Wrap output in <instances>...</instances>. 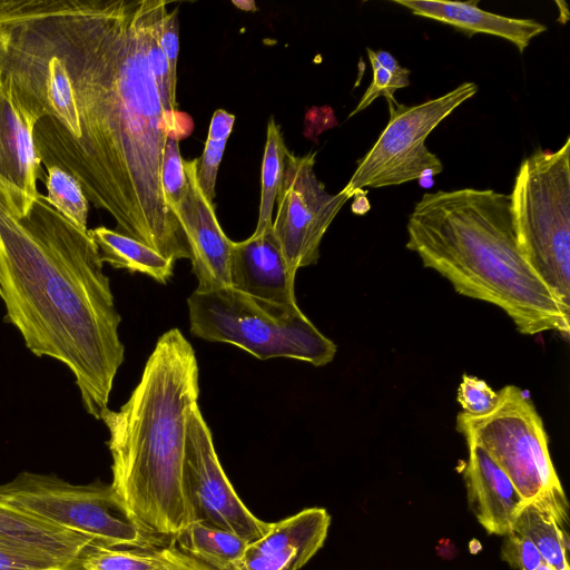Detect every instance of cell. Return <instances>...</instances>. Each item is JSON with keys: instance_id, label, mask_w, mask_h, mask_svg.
Segmentation results:
<instances>
[{"instance_id": "1", "label": "cell", "mask_w": 570, "mask_h": 570, "mask_svg": "<svg viewBox=\"0 0 570 570\" xmlns=\"http://www.w3.org/2000/svg\"><path fill=\"white\" fill-rule=\"evenodd\" d=\"M165 0H0V75L37 118L45 167L58 166L116 230L173 261L190 259L166 204L161 163L169 135L193 121L166 114L149 65Z\"/></svg>"}, {"instance_id": "2", "label": "cell", "mask_w": 570, "mask_h": 570, "mask_svg": "<svg viewBox=\"0 0 570 570\" xmlns=\"http://www.w3.org/2000/svg\"><path fill=\"white\" fill-rule=\"evenodd\" d=\"M99 250L40 194L17 213L0 183V297L6 318L38 357L63 363L82 405L100 420L125 358Z\"/></svg>"}, {"instance_id": "3", "label": "cell", "mask_w": 570, "mask_h": 570, "mask_svg": "<svg viewBox=\"0 0 570 570\" xmlns=\"http://www.w3.org/2000/svg\"><path fill=\"white\" fill-rule=\"evenodd\" d=\"M198 379L193 346L171 328L158 338L127 402L100 415L109 433L110 484L150 542H171L196 522L183 472L186 422L198 405Z\"/></svg>"}, {"instance_id": "4", "label": "cell", "mask_w": 570, "mask_h": 570, "mask_svg": "<svg viewBox=\"0 0 570 570\" xmlns=\"http://www.w3.org/2000/svg\"><path fill=\"white\" fill-rule=\"evenodd\" d=\"M406 248L459 294L493 304L518 331L569 336L570 311L518 246L510 195L461 188L426 193L409 216Z\"/></svg>"}, {"instance_id": "5", "label": "cell", "mask_w": 570, "mask_h": 570, "mask_svg": "<svg viewBox=\"0 0 570 570\" xmlns=\"http://www.w3.org/2000/svg\"><path fill=\"white\" fill-rule=\"evenodd\" d=\"M190 332L205 341L236 345L259 360L287 357L324 366L336 354L297 304L261 299L233 287L195 291L187 299Z\"/></svg>"}, {"instance_id": "6", "label": "cell", "mask_w": 570, "mask_h": 570, "mask_svg": "<svg viewBox=\"0 0 570 570\" xmlns=\"http://www.w3.org/2000/svg\"><path fill=\"white\" fill-rule=\"evenodd\" d=\"M510 198L520 252L570 311L569 137L559 149H539L522 160Z\"/></svg>"}, {"instance_id": "7", "label": "cell", "mask_w": 570, "mask_h": 570, "mask_svg": "<svg viewBox=\"0 0 570 570\" xmlns=\"http://www.w3.org/2000/svg\"><path fill=\"white\" fill-rule=\"evenodd\" d=\"M455 428L465 442H473L489 453L525 502L562 487L542 419L518 386H503L494 407L487 414L460 412Z\"/></svg>"}, {"instance_id": "8", "label": "cell", "mask_w": 570, "mask_h": 570, "mask_svg": "<svg viewBox=\"0 0 570 570\" xmlns=\"http://www.w3.org/2000/svg\"><path fill=\"white\" fill-rule=\"evenodd\" d=\"M0 497L58 527L92 537L102 547H154L130 520L111 484H72L56 474L24 471L0 485Z\"/></svg>"}, {"instance_id": "9", "label": "cell", "mask_w": 570, "mask_h": 570, "mask_svg": "<svg viewBox=\"0 0 570 570\" xmlns=\"http://www.w3.org/2000/svg\"><path fill=\"white\" fill-rule=\"evenodd\" d=\"M478 92L465 81L446 94L413 106L387 101L390 119L372 148L357 161L342 191L352 198L357 190L396 186L433 178L443 169L439 157L425 145L439 124Z\"/></svg>"}, {"instance_id": "10", "label": "cell", "mask_w": 570, "mask_h": 570, "mask_svg": "<svg viewBox=\"0 0 570 570\" xmlns=\"http://www.w3.org/2000/svg\"><path fill=\"white\" fill-rule=\"evenodd\" d=\"M317 153L297 156L287 153L276 198L272 230L289 267L315 264L324 234L350 199L342 190L330 194L316 177Z\"/></svg>"}, {"instance_id": "11", "label": "cell", "mask_w": 570, "mask_h": 570, "mask_svg": "<svg viewBox=\"0 0 570 570\" xmlns=\"http://www.w3.org/2000/svg\"><path fill=\"white\" fill-rule=\"evenodd\" d=\"M183 476L196 521L233 532L248 543L268 531L269 523L254 515L230 484L198 405L187 416Z\"/></svg>"}, {"instance_id": "12", "label": "cell", "mask_w": 570, "mask_h": 570, "mask_svg": "<svg viewBox=\"0 0 570 570\" xmlns=\"http://www.w3.org/2000/svg\"><path fill=\"white\" fill-rule=\"evenodd\" d=\"M198 158L184 160L188 189L173 213L186 236L196 291L208 292L230 286L229 266L233 240L222 229L213 202L204 195L197 179Z\"/></svg>"}, {"instance_id": "13", "label": "cell", "mask_w": 570, "mask_h": 570, "mask_svg": "<svg viewBox=\"0 0 570 570\" xmlns=\"http://www.w3.org/2000/svg\"><path fill=\"white\" fill-rule=\"evenodd\" d=\"M37 121L14 99L0 75V183L20 215L40 195L37 180L46 178L35 142Z\"/></svg>"}, {"instance_id": "14", "label": "cell", "mask_w": 570, "mask_h": 570, "mask_svg": "<svg viewBox=\"0 0 570 570\" xmlns=\"http://www.w3.org/2000/svg\"><path fill=\"white\" fill-rule=\"evenodd\" d=\"M295 275L272 228L233 242L229 279L234 289L274 303L295 304Z\"/></svg>"}, {"instance_id": "15", "label": "cell", "mask_w": 570, "mask_h": 570, "mask_svg": "<svg viewBox=\"0 0 570 570\" xmlns=\"http://www.w3.org/2000/svg\"><path fill=\"white\" fill-rule=\"evenodd\" d=\"M466 445L463 479L470 510L489 534L503 537L525 501L483 448L473 442Z\"/></svg>"}, {"instance_id": "16", "label": "cell", "mask_w": 570, "mask_h": 570, "mask_svg": "<svg viewBox=\"0 0 570 570\" xmlns=\"http://www.w3.org/2000/svg\"><path fill=\"white\" fill-rule=\"evenodd\" d=\"M413 14L436 20L465 32L468 36L485 33L503 38L513 43L522 53L530 41L547 30L541 22L531 18H510L484 11L479 1H431L393 0Z\"/></svg>"}, {"instance_id": "17", "label": "cell", "mask_w": 570, "mask_h": 570, "mask_svg": "<svg viewBox=\"0 0 570 570\" xmlns=\"http://www.w3.org/2000/svg\"><path fill=\"white\" fill-rule=\"evenodd\" d=\"M569 527V504L561 487L544 491L524 502L514 517L511 529L528 537L544 562L557 570H570Z\"/></svg>"}, {"instance_id": "18", "label": "cell", "mask_w": 570, "mask_h": 570, "mask_svg": "<svg viewBox=\"0 0 570 570\" xmlns=\"http://www.w3.org/2000/svg\"><path fill=\"white\" fill-rule=\"evenodd\" d=\"M0 540L47 552L69 563L81 560L95 547V538L48 522L0 497Z\"/></svg>"}, {"instance_id": "19", "label": "cell", "mask_w": 570, "mask_h": 570, "mask_svg": "<svg viewBox=\"0 0 570 570\" xmlns=\"http://www.w3.org/2000/svg\"><path fill=\"white\" fill-rule=\"evenodd\" d=\"M100 259L114 268L141 273L165 284L173 275L175 261L148 245L105 226L88 229Z\"/></svg>"}, {"instance_id": "20", "label": "cell", "mask_w": 570, "mask_h": 570, "mask_svg": "<svg viewBox=\"0 0 570 570\" xmlns=\"http://www.w3.org/2000/svg\"><path fill=\"white\" fill-rule=\"evenodd\" d=\"M183 552L214 570H226L244 553L248 542L224 529L196 521L173 541Z\"/></svg>"}, {"instance_id": "21", "label": "cell", "mask_w": 570, "mask_h": 570, "mask_svg": "<svg viewBox=\"0 0 570 570\" xmlns=\"http://www.w3.org/2000/svg\"><path fill=\"white\" fill-rule=\"evenodd\" d=\"M288 153L281 127L274 116L267 122L266 142L262 161V188L256 229L258 235L272 228L273 208L283 179L285 158Z\"/></svg>"}, {"instance_id": "22", "label": "cell", "mask_w": 570, "mask_h": 570, "mask_svg": "<svg viewBox=\"0 0 570 570\" xmlns=\"http://www.w3.org/2000/svg\"><path fill=\"white\" fill-rule=\"evenodd\" d=\"M46 200L82 232H88L89 200L79 181L58 166L46 167Z\"/></svg>"}, {"instance_id": "23", "label": "cell", "mask_w": 570, "mask_h": 570, "mask_svg": "<svg viewBox=\"0 0 570 570\" xmlns=\"http://www.w3.org/2000/svg\"><path fill=\"white\" fill-rule=\"evenodd\" d=\"M366 51L372 67L373 78L348 118L367 108L379 97H384L387 101L396 102L394 98L395 91L410 86V69L401 66L392 53L385 50L374 51L370 48H367Z\"/></svg>"}, {"instance_id": "24", "label": "cell", "mask_w": 570, "mask_h": 570, "mask_svg": "<svg viewBox=\"0 0 570 570\" xmlns=\"http://www.w3.org/2000/svg\"><path fill=\"white\" fill-rule=\"evenodd\" d=\"M234 122L235 115L224 109H217L210 120L203 155L198 158V184L206 198L210 202L216 196L215 187L218 168Z\"/></svg>"}, {"instance_id": "25", "label": "cell", "mask_w": 570, "mask_h": 570, "mask_svg": "<svg viewBox=\"0 0 570 570\" xmlns=\"http://www.w3.org/2000/svg\"><path fill=\"white\" fill-rule=\"evenodd\" d=\"M79 564L35 548L0 540V570H63Z\"/></svg>"}, {"instance_id": "26", "label": "cell", "mask_w": 570, "mask_h": 570, "mask_svg": "<svg viewBox=\"0 0 570 570\" xmlns=\"http://www.w3.org/2000/svg\"><path fill=\"white\" fill-rule=\"evenodd\" d=\"M178 141L179 139L174 135L167 137L161 163L163 193L166 204L171 212L180 203L188 189V179Z\"/></svg>"}, {"instance_id": "27", "label": "cell", "mask_w": 570, "mask_h": 570, "mask_svg": "<svg viewBox=\"0 0 570 570\" xmlns=\"http://www.w3.org/2000/svg\"><path fill=\"white\" fill-rule=\"evenodd\" d=\"M313 556L298 548H285L266 553H248L226 570H299Z\"/></svg>"}, {"instance_id": "28", "label": "cell", "mask_w": 570, "mask_h": 570, "mask_svg": "<svg viewBox=\"0 0 570 570\" xmlns=\"http://www.w3.org/2000/svg\"><path fill=\"white\" fill-rule=\"evenodd\" d=\"M456 400L464 413L483 415L494 407L498 392L493 391L485 381L464 374L458 389Z\"/></svg>"}, {"instance_id": "29", "label": "cell", "mask_w": 570, "mask_h": 570, "mask_svg": "<svg viewBox=\"0 0 570 570\" xmlns=\"http://www.w3.org/2000/svg\"><path fill=\"white\" fill-rule=\"evenodd\" d=\"M500 557L514 570H534L542 562V557L533 542L514 530L503 535Z\"/></svg>"}, {"instance_id": "30", "label": "cell", "mask_w": 570, "mask_h": 570, "mask_svg": "<svg viewBox=\"0 0 570 570\" xmlns=\"http://www.w3.org/2000/svg\"><path fill=\"white\" fill-rule=\"evenodd\" d=\"M150 570H214L183 552L173 541L160 547H150Z\"/></svg>"}, {"instance_id": "31", "label": "cell", "mask_w": 570, "mask_h": 570, "mask_svg": "<svg viewBox=\"0 0 570 570\" xmlns=\"http://www.w3.org/2000/svg\"><path fill=\"white\" fill-rule=\"evenodd\" d=\"M179 21L178 8L168 11L164 22V30L160 36V46L166 56L169 66L170 82L176 92L177 82V59L179 48Z\"/></svg>"}, {"instance_id": "32", "label": "cell", "mask_w": 570, "mask_h": 570, "mask_svg": "<svg viewBox=\"0 0 570 570\" xmlns=\"http://www.w3.org/2000/svg\"><path fill=\"white\" fill-rule=\"evenodd\" d=\"M367 189L365 190H357L353 195V203L351 206L352 212L355 215H365L371 209V204L366 197Z\"/></svg>"}, {"instance_id": "33", "label": "cell", "mask_w": 570, "mask_h": 570, "mask_svg": "<svg viewBox=\"0 0 570 570\" xmlns=\"http://www.w3.org/2000/svg\"><path fill=\"white\" fill-rule=\"evenodd\" d=\"M233 4L236 6L240 10H246V11H254V10H256L255 2L250 1V0L233 1Z\"/></svg>"}, {"instance_id": "34", "label": "cell", "mask_w": 570, "mask_h": 570, "mask_svg": "<svg viewBox=\"0 0 570 570\" xmlns=\"http://www.w3.org/2000/svg\"><path fill=\"white\" fill-rule=\"evenodd\" d=\"M534 570H557L556 568H553L552 566H550L549 563L547 562H542L537 569Z\"/></svg>"}, {"instance_id": "35", "label": "cell", "mask_w": 570, "mask_h": 570, "mask_svg": "<svg viewBox=\"0 0 570 570\" xmlns=\"http://www.w3.org/2000/svg\"><path fill=\"white\" fill-rule=\"evenodd\" d=\"M63 570H83V569H82L81 564H79V566H73V567L66 568Z\"/></svg>"}]
</instances>
